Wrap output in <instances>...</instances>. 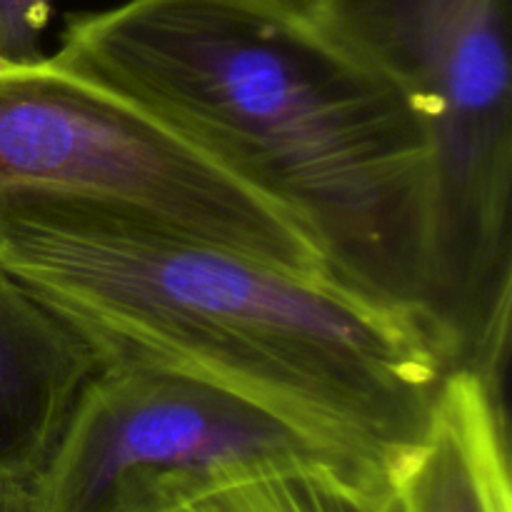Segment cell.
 Here are the masks:
<instances>
[{
  "instance_id": "obj_1",
  "label": "cell",
  "mask_w": 512,
  "mask_h": 512,
  "mask_svg": "<svg viewBox=\"0 0 512 512\" xmlns=\"http://www.w3.org/2000/svg\"><path fill=\"white\" fill-rule=\"evenodd\" d=\"M45 63L288 210L338 283L428 323L423 128L403 93L303 0H123L70 13Z\"/></svg>"
},
{
  "instance_id": "obj_2",
  "label": "cell",
  "mask_w": 512,
  "mask_h": 512,
  "mask_svg": "<svg viewBox=\"0 0 512 512\" xmlns=\"http://www.w3.org/2000/svg\"><path fill=\"white\" fill-rule=\"evenodd\" d=\"M0 268L100 365L220 385L388 468L423 438L450 370L410 310L103 200L0 195Z\"/></svg>"
},
{
  "instance_id": "obj_3",
  "label": "cell",
  "mask_w": 512,
  "mask_h": 512,
  "mask_svg": "<svg viewBox=\"0 0 512 512\" xmlns=\"http://www.w3.org/2000/svg\"><path fill=\"white\" fill-rule=\"evenodd\" d=\"M403 93L430 155L428 323L503 390L512 315L510 0H303Z\"/></svg>"
},
{
  "instance_id": "obj_4",
  "label": "cell",
  "mask_w": 512,
  "mask_h": 512,
  "mask_svg": "<svg viewBox=\"0 0 512 512\" xmlns=\"http://www.w3.org/2000/svg\"><path fill=\"white\" fill-rule=\"evenodd\" d=\"M388 478V463L220 385L100 365L75 400L23 512H188L270 475Z\"/></svg>"
},
{
  "instance_id": "obj_5",
  "label": "cell",
  "mask_w": 512,
  "mask_h": 512,
  "mask_svg": "<svg viewBox=\"0 0 512 512\" xmlns=\"http://www.w3.org/2000/svg\"><path fill=\"white\" fill-rule=\"evenodd\" d=\"M103 200L263 263L333 278L305 225L213 158L45 58L0 75V195ZM335 280V278H333Z\"/></svg>"
},
{
  "instance_id": "obj_6",
  "label": "cell",
  "mask_w": 512,
  "mask_h": 512,
  "mask_svg": "<svg viewBox=\"0 0 512 512\" xmlns=\"http://www.w3.org/2000/svg\"><path fill=\"white\" fill-rule=\"evenodd\" d=\"M98 368L88 340L0 268V512H23L30 483Z\"/></svg>"
},
{
  "instance_id": "obj_7",
  "label": "cell",
  "mask_w": 512,
  "mask_h": 512,
  "mask_svg": "<svg viewBox=\"0 0 512 512\" xmlns=\"http://www.w3.org/2000/svg\"><path fill=\"white\" fill-rule=\"evenodd\" d=\"M388 473L405 512H512L503 390L475 370L450 368L423 438L395 455Z\"/></svg>"
},
{
  "instance_id": "obj_8",
  "label": "cell",
  "mask_w": 512,
  "mask_h": 512,
  "mask_svg": "<svg viewBox=\"0 0 512 512\" xmlns=\"http://www.w3.org/2000/svg\"><path fill=\"white\" fill-rule=\"evenodd\" d=\"M188 512H405L388 478L325 470L270 475L223 490Z\"/></svg>"
},
{
  "instance_id": "obj_9",
  "label": "cell",
  "mask_w": 512,
  "mask_h": 512,
  "mask_svg": "<svg viewBox=\"0 0 512 512\" xmlns=\"http://www.w3.org/2000/svg\"><path fill=\"white\" fill-rule=\"evenodd\" d=\"M55 0H0V53L15 65H35L45 58L43 30Z\"/></svg>"
},
{
  "instance_id": "obj_10",
  "label": "cell",
  "mask_w": 512,
  "mask_h": 512,
  "mask_svg": "<svg viewBox=\"0 0 512 512\" xmlns=\"http://www.w3.org/2000/svg\"><path fill=\"white\" fill-rule=\"evenodd\" d=\"M8 63H10V60H8V58H5V55H3V53H0V75H3V73H5V68H8Z\"/></svg>"
}]
</instances>
